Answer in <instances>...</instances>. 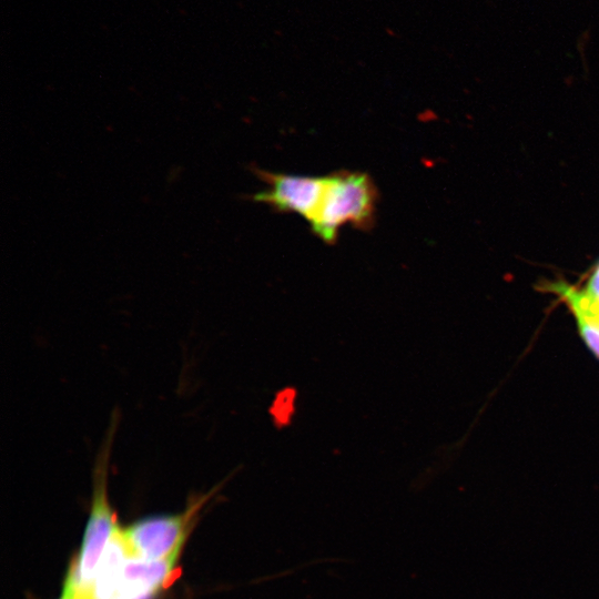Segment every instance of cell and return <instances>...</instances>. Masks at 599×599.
I'll use <instances>...</instances> for the list:
<instances>
[{"label": "cell", "instance_id": "obj_1", "mask_svg": "<svg viewBox=\"0 0 599 599\" xmlns=\"http://www.w3.org/2000/svg\"><path fill=\"white\" fill-rule=\"evenodd\" d=\"M119 420L120 414L115 410L95 456L90 516L81 550L67 575L61 599H87L98 565L114 530L119 527L108 499V470Z\"/></svg>", "mask_w": 599, "mask_h": 599}, {"label": "cell", "instance_id": "obj_2", "mask_svg": "<svg viewBox=\"0 0 599 599\" xmlns=\"http://www.w3.org/2000/svg\"><path fill=\"white\" fill-rule=\"evenodd\" d=\"M179 556L159 561L130 557L118 527L98 565L87 599H153L176 575Z\"/></svg>", "mask_w": 599, "mask_h": 599}, {"label": "cell", "instance_id": "obj_3", "mask_svg": "<svg viewBox=\"0 0 599 599\" xmlns=\"http://www.w3.org/2000/svg\"><path fill=\"white\" fill-rule=\"evenodd\" d=\"M377 190L368 174L339 171L326 176L321 205L309 222L312 232L334 244L339 229L349 224L368 230L374 224Z\"/></svg>", "mask_w": 599, "mask_h": 599}, {"label": "cell", "instance_id": "obj_4", "mask_svg": "<svg viewBox=\"0 0 599 599\" xmlns=\"http://www.w3.org/2000/svg\"><path fill=\"white\" fill-rule=\"evenodd\" d=\"M211 496L212 491L194 497L181 514L142 519L122 529L129 556L146 561L180 556L196 515Z\"/></svg>", "mask_w": 599, "mask_h": 599}, {"label": "cell", "instance_id": "obj_5", "mask_svg": "<svg viewBox=\"0 0 599 599\" xmlns=\"http://www.w3.org/2000/svg\"><path fill=\"white\" fill-rule=\"evenodd\" d=\"M268 187L252 195L281 212H293L308 223L316 214L326 186V176H301L255 170Z\"/></svg>", "mask_w": 599, "mask_h": 599}, {"label": "cell", "instance_id": "obj_6", "mask_svg": "<svg viewBox=\"0 0 599 599\" xmlns=\"http://www.w3.org/2000/svg\"><path fill=\"white\" fill-rule=\"evenodd\" d=\"M549 291L558 294L572 311L579 333L592 353L599 358V319L581 302L579 291L565 282L549 284Z\"/></svg>", "mask_w": 599, "mask_h": 599}, {"label": "cell", "instance_id": "obj_7", "mask_svg": "<svg viewBox=\"0 0 599 599\" xmlns=\"http://www.w3.org/2000/svg\"><path fill=\"white\" fill-rule=\"evenodd\" d=\"M582 293L592 302L599 303V264L592 272Z\"/></svg>", "mask_w": 599, "mask_h": 599}, {"label": "cell", "instance_id": "obj_8", "mask_svg": "<svg viewBox=\"0 0 599 599\" xmlns=\"http://www.w3.org/2000/svg\"><path fill=\"white\" fill-rule=\"evenodd\" d=\"M582 303L592 312V314L599 319V303L590 301L582 291H579Z\"/></svg>", "mask_w": 599, "mask_h": 599}]
</instances>
